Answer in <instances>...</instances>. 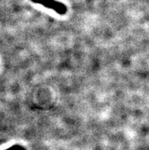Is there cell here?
<instances>
[{
	"label": "cell",
	"instance_id": "cell-1",
	"mask_svg": "<svg viewBox=\"0 0 149 150\" xmlns=\"http://www.w3.org/2000/svg\"><path fill=\"white\" fill-rule=\"evenodd\" d=\"M30 1L34 3L42 5L47 8H50L59 15H65L67 12V7L66 5L56 0H30Z\"/></svg>",
	"mask_w": 149,
	"mask_h": 150
},
{
	"label": "cell",
	"instance_id": "cell-2",
	"mask_svg": "<svg viewBox=\"0 0 149 150\" xmlns=\"http://www.w3.org/2000/svg\"><path fill=\"white\" fill-rule=\"evenodd\" d=\"M6 150H26L24 147H22L20 145H14L12 146H11L10 148L7 149Z\"/></svg>",
	"mask_w": 149,
	"mask_h": 150
}]
</instances>
